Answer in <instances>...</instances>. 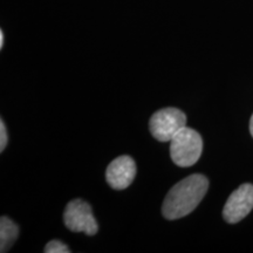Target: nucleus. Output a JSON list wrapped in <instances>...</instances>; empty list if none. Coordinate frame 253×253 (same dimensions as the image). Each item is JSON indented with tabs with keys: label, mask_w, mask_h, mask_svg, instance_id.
Returning a JSON list of instances; mask_svg holds the SVG:
<instances>
[{
	"label": "nucleus",
	"mask_w": 253,
	"mask_h": 253,
	"mask_svg": "<svg viewBox=\"0 0 253 253\" xmlns=\"http://www.w3.org/2000/svg\"><path fill=\"white\" fill-rule=\"evenodd\" d=\"M170 142V156L172 162L182 168L194 166L203 151L202 136L188 126L177 132Z\"/></svg>",
	"instance_id": "nucleus-2"
},
{
	"label": "nucleus",
	"mask_w": 253,
	"mask_h": 253,
	"mask_svg": "<svg viewBox=\"0 0 253 253\" xmlns=\"http://www.w3.org/2000/svg\"><path fill=\"white\" fill-rule=\"evenodd\" d=\"M250 132H251L252 137H253V115L251 118V121H250Z\"/></svg>",
	"instance_id": "nucleus-11"
},
{
	"label": "nucleus",
	"mask_w": 253,
	"mask_h": 253,
	"mask_svg": "<svg viewBox=\"0 0 253 253\" xmlns=\"http://www.w3.org/2000/svg\"><path fill=\"white\" fill-rule=\"evenodd\" d=\"M4 47V32L0 31V48Z\"/></svg>",
	"instance_id": "nucleus-10"
},
{
	"label": "nucleus",
	"mask_w": 253,
	"mask_h": 253,
	"mask_svg": "<svg viewBox=\"0 0 253 253\" xmlns=\"http://www.w3.org/2000/svg\"><path fill=\"white\" fill-rule=\"evenodd\" d=\"M7 131H6V126L2 120H0V151H4L6 145H7Z\"/></svg>",
	"instance_id": "nucleus-9"
},
{
	"label": "nucleus",
	"mask_w": 253,
	"mask_h": 253,
	"mask_svg": "<svg viewBox=\"0 0 253 253\" xmlns=\"http://www.w3.org/2000/svg\"><path fill=\"white\" fill-rule=\"evenodd\" d=\"M209 189V179L201 173L186 177L173 185L164 198L162 214L169 220L179 219L191 213Z\"/></svg>",
	"instance_id": "nucleus-1"
},
{
	"label": "nucleus",
	"mask_w": 253,
	"mask_h": 253,
	"mask_svg": "<svg viewBox=\"0 0 253 253\" xmlns=\"http://www.w3.org/2000/svg\"><path fill=\"white\" fill-rule=\"evenodd\" d=\"M19 235V227L13 220L7 217L0 219V252H7L8 249L14 244Z\"/></svg>",
	"instance_id": "nucleus-7"
},
{
	"label": "nucleus",
	"mask_w": 253,
	"mask_h": 253,
	"mask_svg": "<svg viewBox=\"0 0 253 253\" xmlns=\"http://www.w3.org/2000/svg\"><path fill=\"white\" fill-rule=\"evenodd\" d=\"M136 176V163L130 156L123 155L110 162L107 168L106 178L115 190H125L131 184Z\"/></svg>",
	"instance_id": "nucleus-6"
},
{
	"label": "nucleus",
	"mask_w": 253,
	"mask_h": 253,
	"mask_svg": "<svg viewBox=\"0 0 253 253\" xmlns=\"http://www.w3.org/2000/svg\"><path fill=\"white\" fill-rule=\"evenodd\" d=\"M63 221L72 232H84L88 236H94L99 231L90 205L82 199L69 202L63 212Z\"/></svg>",
	"instance_id": "nucleus-4"
},
{
	"label": "nucleus",
	"mask_w": 253,
	"mask_h": 253,
	"mask_svg": "<svg viewBox=\"0 0 253 253\" xmlns=\"http://www.w3.org/2000/svg\"><path fill=\"white\" fill-rule=\"evenodd\" d=\"M186 126V116L177 108H163L150 118L149 129L151 135L160 142L171 141L177 132Z\"/></svg>",
	"instance_id": "nucleus-3"
},
{
	"label": "nucleus",
	"mask_w": 253,
	"mask_h": 253,
	"mask_svg": "<svg viewBox=\"0 0 253 253\" xmlns=\"http://www.w3.org/2000/svg\"><path fill=\"white\" fill-rule=\"evenodd\" d=\"M253 209V185H240L231 194L223 209V217L227 223L236 224L248 216Z\"/></svg>",
	"instance_id": "nucleus-5"
},
{
	"label": "nucleus",
	"mask_w": 253,
	"mask_h": 253,
	"mask_svg": "<svg viewBox=\"0 0 253 253\" xmlns=\"http://www.w3.org/2000/svg\"><path fill=\"white\" fill-rule=\"evenodd\" d=\"M45 253H69L71 250L68 249L67 245H65L60 240H52L43 249Z\"/></svg>",
	"instance_id": "nucleus-8"
}]
</instances>
